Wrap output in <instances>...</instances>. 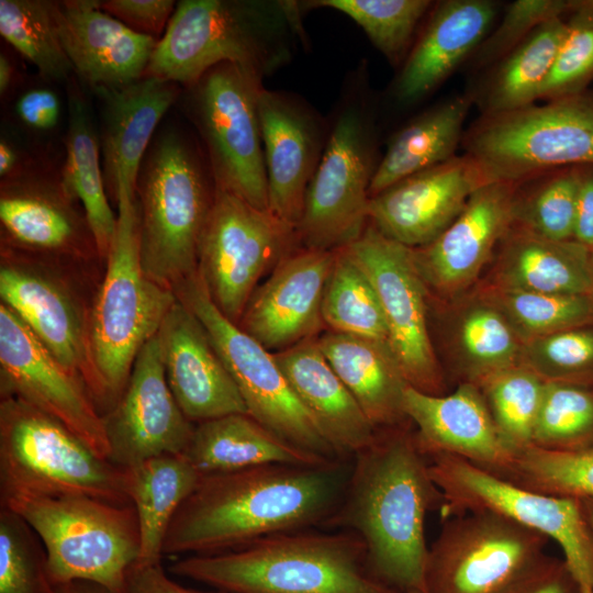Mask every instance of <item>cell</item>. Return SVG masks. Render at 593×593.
Returning a JSON list of instances; mask_svg holds the SVG:
<instances>
[{"mask_svg":"<svg viewBox=\"0 0 593 593\" xmlns=\"http://www.w3.org/2000/svg\"><path fill=\"white\" fill-rule=\"evenodd\" d=\"M351 460L272 463L201 475L167 532L163 555H211L323 525L344 496Z\"/></svg>","mask_w":593,"mask_h":593,"instance_id":"6da1fadb","label":"cell"},{"mask_svg":"<svg viewBox=\"0 0 593 593\" xmlns=\"http://www.w3.org/2000/svg\"><path fill=\"white\" fill-rule=\"evenodd\" d=\"M441 502L414 433L402 426L378 429L353 458L340 504L323 526L359 536L367 568L381 583L399 593H427L424 523Z\"/></svg>","mask_w":593,"mask_h":593,"instance_id":"7a4b0ae2","label":"cell"},{"mask_svg":"<svg viewBox=\"0 0 593 593\" xmlns=\"http://www.w3.org/2000/svg\"><path fill=\"white\" fill-rule=\"evenodd\" d=\"M302 11L295 1L181 0L144 76L187 88L232 63L266 77L290 60L303 38Z\"/></svg>","mask_w":593,"mask_h":593,"instance_id":"3957f363","label":"cell"},{"mask_svg":"<svg viewBox=\"0 0 593 593\" xmlns=\"http://www.w3.org/2000/svg\"><path fill=\"white\" fill-rule=\"evenodd\" d=\"M169 571L225 593H399L371 575L362 540L346 530L278 533Z\"/></svg>","mask_w":593,"mask_h":593,"instance_id":"277c9868","label":"cell"},{"mask_svg":"<svg viewBox=\"0 0 593 593\" xmlns=\"http://www.w3.org/2000/svg\"><path fill=\"white\" fill-rule=\"evenodd\" d=\"M215 186L208 163L182 132L153 138L136 181L141 261L145 275L175 289L198 270L202 232Z\"/></svg>","mask_w":593,"mask_h":593,"instance_id":"5b68a950","label":"cell"},{"mask_svg":"<svg viewBox=\"0 0 593 593\" xmlns=\"http://www.w3.org/2000/svg\"><path fill=\"white\" fill-rule=\"evenodd\" d=\"M116 205V228L104 277L89 310L90 355L102 415L122 395L138 353L157 334L177 301L174 291L150 280L143 270L136 197L122 193Z\"/></svg>","mask_w":593,"mask_h":593,"instance_id":"8992f818","label":"cell"},{"mask_svg":"<svg viewBox=\"0 0 593 593\" xmlns=\"http://www.w3.org/2000/svg\"><path fill=\"white\" fill-rule=\"evenodd\" d=\"M64 495L132 504L128 471L100 457L59 421L18 398H1L0 501Z\"/></svg>","mask_w":593,"mask_h":593,"instance_id":"52a82bcc","label":"cell"},{"mask_svg":"<svg viewBox=\"0 0 593 593\" xmlns=\"http://www.w3.org/2000/svg\"><path fill=\"white\" fill-rule=\"evenodd\" d=\"M0 506L21 515L41 538L52 584L81 580L125 593L128 570L141 552L133 504L64 495L14 496Z\"/></svg>","mask_w":593,"mask_h":593,"instance_id":"ba28073f","label":"cell"},{"mask_svg":"<svg viewBox=\"0 0 593 593\" xmlns=\"http://www.w3.org/2000/svg\"><path fill=\"white\" fill-rule=\"evenodd\" d=\"M461 144L488 182L518 183L550 170L593 165V97L585 91L482 114Z\"/></svg>","mask_w":593,"mask_h":593,"instance_id":"9c48e42d","label":"cell"},{"mask_svg":"<svg viewBox=\"0 0 593 593\" xmlns=\"http://www.w3.org/2000/svg\"><path fill=\"white\" fill-rule=\"evenodd\" d=\"M265 77L223 63L187 87V109L206 149L215 188L269 210L258 111Z\"/></svg>","mask_w":593,"mask_h":593,"instance_id":"30bf717a","label":"cell"},{"mask_svg":"<svg viewBox=\"0 0 593 593\" xmlns=\"http://www.w3.org/2000/svg\"><path fill=\"white\" fill-rule=\"evenodd\" d=\"M443 516L489 512L556 541L582 593H593V537L579 500L519 486L457 456L426 457Z\"/></svg>","mask_w":593,"mask_h":593,"instance_id":"8fae6325","label":"cell"},{"mask_svg":"<svg viewBox=\"0 0 593 593\" xmlns=\"http://www.w3.org/2000/svg\"><path fill=\"white\" fill-rule=\"evenodd\" d=\"M174 292L204 326L234 379L248 414L293 446L329 460H338L335 450L293 392L273 353L217 309L199 269Z\"/></svg>","mask_w":593,"mask_h":593,"instance_id":"7c38bea8","label":"cell"},{"mask_svg":"<svg viewBox=\"0 0 593 593\" xmlns=\"http://www.w3.org/2000/svg\"><path fill=\"white\" fill-rule=\"evenodd\" d=\"M299 240L296 228L269 210L215 188L199 245L198 269L217 309L233 323L259 280Z\"/></svg>","mask_w":593,"mask_h":593,"instance_id":"4fadbf2b","label":"cell"},{"mask_svg":"<svg viewBox=\"0 0 593 593\" xmlns=\"http://www.w3.org/2000/svg\"><path fill=\"white\" fill-rule=\"evenodd\" d=\"M549 540L493 513L455 515L428 548L427 593H506L547 557Z\"/></svg>","mask_w":593,"mask_h":593,"instance_id":"5bb4252c","label":"cell"},{"mask_svg":"<svg viewBox=\"0 0 593 593\" xmlns=\"http://www.w3.org/2000/svg\"><path fill=\"white\" fill-rule=\"evenodd\" d=\"M377 165L366 114L349 104L332 127L306 191L296 228L303 247L336 250L363 233Z\"/></svg>","mask_w":593,"mask_h":593,"instance_id":"9a60e30c","label":"cell"},{"mask_svg":"<svg viewBox=\"0 0 593 593\" xmlns=\"http://www.w3.org/2000/svg\"><path fill=\"white\" fill-rule=\"evenodd\" d=\"M345 248L378 294L389 346L407 383L425 393L441 394L443 380L427 327L426 284L414 248L385 237L371 225Z\"/></svg>","mask_w":593,"mask_h":593,"instance_id":"2e32d148","label":"cell"},{"mask_svg":"<svg viewBox=\"0 0 593 593\" xmlns=\"http://www.w3.org/2000/svg\"><path fill=\"white\" fill-rule=\"evenodd\" d=\"M1 259V303L11 309L52 355L83 382L101 413L102 396L90 355V311L83 307L70 286L45 262L3 245Z\"/></svg>","mask_w":593,"mask_h":593,"instance_id":"e0dca14e","label":"cell"},{"mask_svg":"<svg viewBox=\"0 0 593 593\" xmlns=\"http://www.w3.org/2000/svg\"><path fill=\"white\" fill-rule=\"evenodd\" d=\"M1 398H18L59 421L109 460L102 414L67 370L5 304H0Z\"/></svg>","mask_w":593,"mask_h":593,"instance_id":"ac0fdd59","label":"cell"},{"mask_svg":"<svg viewBox=\"0 0 593 593\" xmlns=\"http://www.w3.org/2000/svg\"><path fill=\"white\" fill-rule=\"evenodd\" d=\"M102 418L109 460L120 468L186 450L195 424L170 391L156 335L138 353L122 395Z\"/></svg>","mask_w":593,"mask_h":593,"instance_id":"d6986e66","label":"cell"},{"mask_svg":"<svg viewBox=\"0 0 593 593\" xmlns=\"http://www.w3.org/2000/svg\"><path fill=\"white\" fill-rule=\"evenodd\" d=\"M78 204L65 190L60 172L31 163L16 176L1 180L2 245L30 255L98 256Z\"/></svg>","mask_w":593,"mask_h":593,"instance_id":"ffe728a7","label":"cell"},{"mask_svg":"<svg viewBox=\"0 0 593 593\" xmlns=\"http://www.w3.org/2000/svg\"><path fill=\"white\" fill-rule=\"evenodd\" d=\"M488 183L468 155L406 177L372 197L368 223L410 248L435 240L461 213L471 194Z\"/></svg>","mask_w":593,"mask_h":593,"instance_id":"44dd1931","label":"cell"},{"mask_svg":"<svg viewBox=\"0 0 593 593\" xmlns=\"http://www.w3.org/2000/svg\"><path fill=\"white\" fill-rule=\"evenodd\" d=\"M335 250L290 251L251 294L238 326L269 351L315 337L324 325L322 298Z\"/></svg>","mask_w":593,"mask_h":593,"instance_id":"7402d4cb","label":"cell"},{"mask_svg":"<svg viewBox=\"0 0 593 593\" xmlns=\"http://www.w3.org/2000/svg\"><path fill=\"white\" fill-rule=\"evenodd\" d=\"M403 409L416 426L415 441L425 457L457 456L499 477L512 467L516 451L499 430L475 384L462 383L447 395L407 385Z\"/></svg>","mask_w":593,"mask_h":593,"instance_id":"603a6c76","label":"cell"},{"mask_svg":"<svg viewBox=\"0 0 593 593\" xmlns=\"http://www.w3.org/2000/svg\"><path fill=\"white\" fill-rule=\"evenodd\" d=\"M156 336L167 383L192 423L248 414L239 390L204 326L178 299Z\"/></svg>","mask_w":593,"mask_h":593,"instance_id":"cb8c5ba5","label":"cell"},{"mask_svg":"<svg viewBox=\"0 0 593 593\" xmlns=\"http://www.w3.org/2000/svg\"><path fill=\"white\" fill-rule=\"evenodd\" d=\"M258 111L269 211L298 228L325 147L323 128L310 109L287 93L264 88Z\"/></svg>","mask_w":593,"mask_h":593,"instance_id":"d4e9b609","label":"cell"},{"mask_svg":"<svg viewBox=\"0 0 593 593\" xmlns=\"http://www.w3.org/2000/svg\"><path fill=\"white\" fill-rule=\"evenodd\" d=\"M101 103L99 143L108 195L135 198L136 181L154 133L179 99L178 83L144 76L131 83L93 91Z\"/></svg>","mask_w":593,"mask_h":593,"instance_id":"484cf974","label":"cell"},{"mask_svg":"<svg viewBox=\"0 0 593 593\" xmlns=\"http://www.w3.org/2000/svg\"><path fill=\"white\" fill-rule=\"evenodd\" d=\"M54 10L74 75L92 91L144 77L157 40L132 31L97 0L54 1Z\"/></svg>","mask_w":593,"mask_h":593,"instance_id":"4316f807","label":"cell"},{"mask_svg":"<svg viewBox=\"0 0 593 593\" xmlns=\"http://www.w3.org/2000/svg\"><path fill=\"white\" fill-rule=\"evenodd\" d=\"M516 183L495 181L477 189L456 220L430 244L414 248L425 284L445 294L469 286L512 225Z\"/></svg>","mask_w":593,"mask_h":593,"instance_id":"83f0119b","label":"cell"},{"mask_svg":"<svg viewBox=\"0 0 593 593\" xmlns=\"http://www.w3.org/2000/svg\"><path fill=\"white\" fill-rule=\"evenodd\" d=\"M496 16L490 0H446L430 11L394 85L396 98L413 103L436 89L474 53Z\"/></svg>","mask_w":593,"mask_h":593,"instance_id":"f1b7e54d","label":"cell"},{"mask_svg":"<svg viewBox=\"0 0 593 593\" xmlns=\"http://www.w3.org/2000/svg\"><path fill=\"white\" fill-rule=\"evenodd\" d=\"M273 355L293 392L339 459L351 460L372 444L378 429L331 367L316 337Z\"/></svg>","mask_w":593,"mask_h":593,"instance_id":"f546056e","label":"cell"},{"mask_svg":"<svg viewBox=\"0 0 593 593\" xmlns=\"http://www.w3.org/2000/svg\"><path fill=\"white\" fill-rule=\"evenodd\" d=\"M317 345L336 374L377 429L409 421L403 409L410 385L387 343L325 332Z\"/></svg>","mask_w":593,"mask_h":593,"instance_id":"4dcf8cb0","label":"cell"},{"mask_svg":"<svg viewBox=\"0 0 593 593\" xmlns=\"http://www.w3.org/2000/svg\"><path fill=\"white\" fill-rule=\"evenodd\" d=\"M182 455L201 475L272 463L316 467L335 461L293 446L249 414L195 424Z\"/></svg>","mask_w":593,"mask_h":593,"instance_id":"1f68e13d","label":"cell"},{"mask_svg":"<svg viewBox=\"0 0 593 593\" xmlns=\"http://www.w3.org/2000/svg\"><path fill=\"white\" fill-rule=\"evenodd\" d=\"M66 157L60 179L68 194L83 208L98 256L107 260L116 228L104 183L99 134L79 86L67 82Z\"/></svg>","mask_w":593,"mask_h":593,"instance_id":"d6a6232c","label":"cell"},{"mask_svg":"<svg viewBox=\"0 0 593 593\" xmlns=\"http://www.w3.org/2000/svg\"><path fill=\"white\" fill-rule=\"evenodd\" d=\"M504 237L503 289L592 295L591 250L584 245L547 239L512 225Z\"/></svg>","mask_w":593,"mask_h":593,"instance_id":"836d02e7","label":"cell"},{"mask_svg":"<svg viewBox=\"0 0 593 593\" xmlns=\"http://www.w3.org/2000/svg\"><path fill=\"white\" fill-rule=\"evenodd\" d=\"M473 102L472 93L455 96L401 128L378 161L369 189L370 199L406 177L457 156Z\"/></svg>","mask_w":593,"mask_h":593,"instance_id":"e575fe53","label":"cell"},{"mask_svg":"<svg viewBox=\"0 0 593 593\" xmlns=\"http://www.w3.org/2000/svg\"><path fill=\"white\" fill-rule=\"evenodd\" d=\"M128 471V495L136 511L141 552L137 562L161 563L164 541L179 507L201 474L183 455H161Z\"/></svg>","mask_w":593,"mask_h":593,"instance_id":"d590c367","label":"cell"},{"mask_svg":"<svg viewBox=\"0 0 593 593\" xmlns=\"http://www.w3.org/2000/svg\"><path fill=\"white\" fill-rule=\"evenodd\" d=\"M567 31L562 16L537 27L492 67L479 97L482 114L506 112L534 104L550 74Z\"/></svg>","mask_w":593,"mask_h":593,"instance_id":"8d00e7d4","label":"cell"},{"mask_svg":"<svg viewBox=\"0 0 593 593\" xmlns=\"http://www.w3.org/2000/svg\"><path fill=\"white\" fill-rule=\"evenodd\" d=\"M329 331L387 343L389 333L378 294L345 247L335 250L322 298Z\"/></svg>","mask_w":593,"mask_h":593,"instance_id":"74e56055","label":"cell"},{"mask_svg":"<svg viewBox=\"0 0 593 593\" xmlns=\"http://www.w3.org/2000/svg\"><path fill=\"white\" fill-rule=\"evenodd\" d=\"M0 34L44 81L70 80L74 70L60 41L54 1L0 0Z\"/></svg>","mask_w":593,"mask_h":593,"instance_id":"f35d334b","label":"cell"},{"mask_svg":"<svg viewBox=\"0 0 593 593\" xmlns=\"http://www.w3.org/2000/svg\"><path fill=\"white\" fill-rule=\"evenodd\" d=\"M526 180L532 183L527 193L515 188L512 226L551 240L573 239L579 166Z\"/></svg>","mask_w":593,"mask_h":593,"instance_id":"ab89813d","label":"cell"},{"mask_svg":"<svg viewBox=\"0 0 593 593\" xmlns=\"http://www.w3.org/2000/svg\"><path fill=\"white\" fill-rule=\"evenodd\" d=\"M432 1L428 0H317L304 7L328 8L355 21L391 64L404 61L413 36Z\"/></svg>","mask_w":593,"mask_h":593,"instance_id":"60d3db41","label":"cell"},{"mask_svg":"<svg viewBox=\"0 0 593 593\" xmlns=\"http://www.w3.org/2000/svg\"><path fill=\"white\" fill-rule=\"evenodd\" d=\"M501 478L542 494L593 500V446L548 450L530 445Z\"/></svg>","mask_w":593,"mask_h":593,"instance_id":"b9f144b4","label":"cell"},{"mask_svg":"<svg viewBox=\"0 0 593 593\" xmlns=\"http://www.w3.org/2000/svg\"><path fill=\"white\" fill-rule=\"evenodd\" d=\"M545 382L532 369L517 365L475 384L499 430L516 454L532 445Z\"/></svg>","mask_w":593,"mask_h":593,"instance_id":"7bdbcfd3","label":"cell"},{"mask_svg":"<svg viewBox=\"0 0 593 593\" xmlns=\"http://www.w3.org/2000/svg\"><path fill=\"white\" fill-rule=\"evenodd\" d=\"M532 445L548 450L593 446V393L580 384L546 381Z\"/></svg>","mask_w":593,"mask_h":593,"instance_id":"ee69618b","label":"cell"},{"mask_svg":"<svg viewBox=\"0 0 593 593\" xmlns=\"http://www.w3.org/2000/svg\"><path fill=\"white\" fill-rule=\"evenodd\" d=\"M499 311L518 337L527 340L580 327L593 318L591 295L551 294L503 289Z\"/></svg>","mask_w":593,"mask_h":593,"instance_id":"f6af8a7d","label":"cell"},{"mask_svg":"<svg viewBox=\"0 0 593 593\" xmlns=\"http://www.w3.org/2000/svg\"><path fill=\"white\" fill-rule=\"evenodd\" d=\"M44 545L18 513L0 506V593H51Z\"/></svg>","mask_w":593,"mask_h":593,"instance_id":"bcb514c9","label":"cell"},{"mask_svg":"<svg viewBox=\"0 0 593 593\" xmlns=\"http://www.w3.org/2000/svg\"><path fill=\"white\" fill-rule=\"evenodd\" d=\"M459 340L469 363V382L473 384L517 366V358L523 353L518 335L504 315L486 305L467 312L460 323Z\"/></svg>","mask_w":593,"mask_h":593,"instance_id":"7dc6e473","label":"cell"},{"mask_svg":"<svg viewBox=\"0 0 593 593\" xmlns=\"http://www.w3.org/2000/svg\"><path fill=\"white\" fill-rule=\"evenodd\" d=\"M593 80V11L572 0L567 31L539 99L546 101L585 92Z\"/></svg>","mask_w":593,"mask_h":593,"instance_id":"c3c4849f","label":"cell"},{"mask_svg":"<svg viewBox=\"0 0 593 593\" xmlns=\"http://www.w3.org/2000/svg\"><path fill=\"white\" fill-rule=\"evenodd\" d=\"M527 368L545 381L575 384L593 373V331L569 328L527 340Z\"/></svg>","mask_w":593,"mask_h":593,"instance_id":"681fc988","label":"cell"},{"mask_svg":"<svg viewBox=\"0 0 593 593\" xmlns=\"http://www.w3.org/2000/svg\"><path fill=\"white\" fill-rule=\"evenodd\" d=\"M571 10L572 0L514 1L506 8L499 25L474 51V66L492 68L541 24Z\"/></svg>","mask_w":593,"mask_h":593,"instance_id":"f907efd6","label":"cell"},{"mask_svg":"<svg viewBox=\"0 0 593 593\" xmlns=\"http://www.w3.org/2000/svg\"><path fill=\"white\" fill-rule=\"evenodd\" d=\"M99 4L132 31L157 41L163 36L176 8L172 0H105L99 1Z\"/></svg>","mask_w":593,"mask_h":593,"instance_id":"816d5d0a","label":"cell"},{"mask_svg":"<svg viewBox=\"0 0 593 593\" xmlns=\"http://www.w3.org/2000/svg\"><path fill=\"white\" fill-rule=\"evenodd\" d=\"M13 114L23 128L33 134L47 135L60 122L61 99L48 85H33L18 94Z\"/></svg>","mask_w":593,"mask_h":593,"instance_id":"f5cc1de1","label":"cell"},{"mask_svg":"<svg viewBox=\"0 0 593 593\" xmlns=\"http://www.w3.org/2000/svg\"><path fill=\"white\" fill-rule=\"evenodd\" d=\"M506 593H582L563 559L547 556Z\"/></svg>","mask_w":593,"mask_h":593,"instance_id":"db71d44e","label":"cell"},{"mask_svg":"<svg viewBox=\"0 0 593 593\" xmlns=\"http://www.w3.org/2000/svg\"><path fill=\"white\" fill-rule=\"evenodd\" d=\"M125 593H225L193 590L174 581L161 563L135 562L128 570Z\"/></svg>","mask_w":593,"mask_h":593,"instance_id":"11a10c76","label":"cell"},{"mask_svg":"<svg viewBox=\"0 0 593 593\" xmlns=\"http://www.w3.org/2000/svg\"><path fill=\"white\" fill-rule=\"evenodd\" d=\"M573 239L593 249V165L579 166Z\"/></svg>","mask_w":593,"mask_h":593,"instance_id":"9f6ffc18","label":"cell"},{"mask_svg":"<svg viewBox=\"0 0 593 593\" xmlns=\"http://www.w3.org/2000/svg\"><path fill=\"white\" fill-rule=\"evenodd\" d=\"M31 163L23 159L21 152L5 136L0 139V178L1 180L11 178L20 174Z\"/></svg>","mask_w":593,"mask_h":593,"instance_id":"6f0895ef","label":"cell"},{"mask_svg":"<svg viewBox=\"0 0 593 593\" xmlns=\"http://www.w3.org/2000/svg\"><path fill=\"white\" fill-rule=\"evenodd\" d=\"M18 75V69L13 60L2 52L0 54V96L2 99L15 86Z\"/></svg>","mask_w":593,"mask_h":593,"instance_id":"680465c9","label":"cell"},{"mask_svg":"<svg viewBox=\"0 0 593 593\" xmlns=\"http://www.w3.org/2000/svg\"><path fill=\"white\" fill-rule=\"evenodd\" d=\"M51 593H115L108 588L90 581H70L53 584Z\"/></svg>","mask_w":593,"mask_h":593,"instance_id":"91938a15","label":"cell"},{"mask_svg":"<svg viewBox=\"0 0 593 593\" xmlns=\"http://www.w3.org/2000/svg\"><path fill=\"white\" fill-rule=\"evenodd\" d=\"M580 504L593 537V500H580Z\"/></svg>","mask_w":593,"mask_h":593,"instance_id":"94428289","label":"cell"},{"mask_svg":"<svg viewBox=\"0 0 593 593\" xmlns=\"http://www.w3.org/2000/svg\"><path fill=\"white\" fill-rule=\"evenodd\" d=\"M578 1L582 7L593 11V0H578Z\"/></svg>","mask_w":593,"mask_h":593,"instance_id":"6125c7cd","label":"cell"},{"mask_svg":"<svg viewBox=\"0 0 593 593\" xmlns=\"http://www.w3.org/2000/svg\"><path fill=\"white\" fill-rule=\"evenodd\" d=\"M591 271H592V298H593V249L591 250Z\"/></svg>","mask_w":593,"mask_h":593,"instance_id":"be15d7a7","label":"cell"},{"mask_svg":"<svg viewBox=\"0 0 593 593\" xmlns=\"http://www.w3.org/2000/svg\"><path fill=\"white\" fill-rule=\"evenodd\" d=\"M412 593H417V592H412Z\"/></svg>","mask_w":593,"mask_h":593,"instance_id":"e7e4bbea","label":"cell"}]
</instances>
